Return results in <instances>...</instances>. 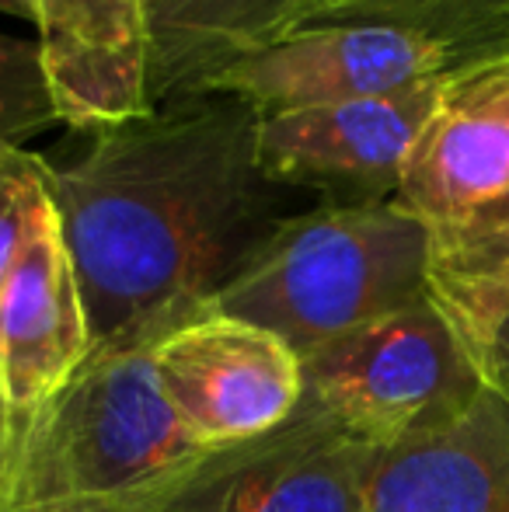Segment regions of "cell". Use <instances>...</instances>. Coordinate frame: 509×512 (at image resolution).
<instances>
[{"label":"cell","instance_id":"1","mask_svg":"<svg viewBox=\"0 0 509 512\" xmlns=\"http://www.w3.org/2000/svg\"><path fill=\"white\" fill-rule=\"evenodd\" d=\"M258 112L192 95L91 136L56 168L49 199L74 262L91 352L154 345L262 251L304 192L272 182L255 154Z\"/></svg>","mask_w":509,"mask_h":512},{"label":"cell","instance_id":"2","mask_svg":"<svg viewBox=\"0 0 509 512\" xmlns=\"http://www.w3.org/2000/svg\"><path fill=\"white\" fill-rule=\"evenodd\" d=\"M394 199L429 230V300L475 363L509 310V53L443 74Z\"/></svg>","mask_w":509,"mask_h":512},{"label":"cell","instance_id":"3","mask_svg":"<svg viewBox=\"0 0 509 512\" xmlns=\"http://www.w3.org/2000/svg\"><path fill=\"white\" fill-rule=\"evenodd\" d=\"M210 453L164 398L150 345L95 352L7 439L0 512L143 506Z\"/></svg>","mask_w":509,"mask_h":512},{"label":"cell","instance_id":"4","mask_svg":"<svg viewBox=\"0 0 509 512\" xmlns=\"http://www.w3.org/2000/svg\"><path fill=\"white\" fill-rule=\"evenodd\" d=\"M429 297V230L398 199L314 203L203 307L258 324L300 359Z\"/></svg>","mask_w":509,"mask_h":512},{"label":"cell","instance_id":"5","mask_svg":"<svg viewBox=\"0 0 509 512\" xmlns=\"http://www.w3.org/2000/svg\"><path fill=\"white\" fill-rule=\"evenodd\" d=\"M482 387L457 331L426 297L304 356L297 411L384 453L454 422Z\"/></svg>","mask_w":509,"mask_h":512},{"label":"cell","instance_id":"6","mask_svg":"<svg viewBox=\"0 0 509 512\" xmlns=\"http://www.w3.org/2000/svg\"><path fill=\"white\" fill-rule=\"evenodd\" d=\"M157 384L206 450L276 432L304 398V359L258 324L196 314L150 345Z\"/></svg>","mask_w":509,"mask_h":512},{"label":"cell","instance_id":"7","mask_svg":"<svg viewBox=\"0 0 509 512\" xmlns=\"http://www.w3.org/2000/svg\"><path fill=\"white\" fill-rule=\"evenodd\" d=\"M440 77L391 95L258 119V168L318 203H384L398 196L408 154L440 98Z\"/></svg>","mask_w":509,"mask_h":512},{"label":"cell","instance_id":"8","mask_svg":"<svg viewBox=\"0 0 509 512\" xmlns=\"http://www.w3.org/2000/svg\"><path fill=\"white\" fill-rule=\"evenodd\" d=\"M454 67L429 39L387 25H307L210 77L203 95H227L258 119L391 95Z\"/></svg>","mask_w":509,"mask_h":512},{"label":"cell","instance_id":"9","mask_svg":"<svg viewBox=\"0 0 509 512\" xmlns=\"http://www.w3.org/2000/svg\"><path fill=\"white\" fill-rule=\"evenodd\" d=\"M374 457L297 411L269 436L213 450L140 512H367Z\"/></svg>","mask_w":509,"mask_h":512},{"label":"cell","instance_id":"10","mask_svg":"<svg viewBox=\"0 0 509 512\" xmlns=\"http://www.w3.org/2000/svg\"><path fill=\"white\" fill-rule=\"evenodd\" d=\"M91 352L88 314L53 199L28 223L0 290V401L7 439L70 384Z\"/></svg>","mask_w":509,"mask_h":512},{"label":"cell","instance_id":"11","mask_svg":"<svg viewBox=\"0 0 509 512\" xmlns=\"http://www.w3.org/2000/svg\"><path fill=\"white\" fill-rule=\"evenodd\" d=\"M150 0H28L56 119L102 133L157 108L150 95Z\"/></svg>","mask_w":509,"mask_h":512},{"label":"cell","instance_id":"12","mask_svg":"<svg viewBox=\"0 0 509 512\" xmlns=\"http://www.w3.org/2000/svg\"><path fill=\"white\" fill-rule=\"evenodd\" d=\"M367 512H509V394L485 384L454 422L370 460Z\"/></svg>","mask_w":509,"mask_h":512},{"label":"cell","instance_id":"13","mask_svg":"<svg viewBox=\"0 0 509 512\" xmlns=\"http://www.w3.org/2000/svg\"><path fill=\"white\" fill-rule=\"evenodd\" d=\"M307 0H150V95H203L227 63L293 32Z\"/></svg>","mask_w":509,"mask_h":512},{"label":"cell","instance_id":"14","mask_svg":"<svg viewBox=\"0 0 509 512\" xmlns=\"http://www.w3.org/2000/svg\"><path fill=\"white\" fill-rule=\"evenodd\" d=\"M387 25L429 39L454 67L509 53V0H307L297 28Z\"/></svg>","mask_w":509,"mask_h":512},{"label":"cell","instance_id":"15","mask_svg":"<svg viewBox=\"0 0 509 512\" xmlns=\"http://www.w3.org/2000/svg\"><path fill=\"white\" fill-rule=\"evenodd\" d=\"M56 119L39 46L0 32V140L21 143L39 136Z\"/></svg>","mask_w":509,"mask_h":512},{"label":"cell","instance_id":"16","mask_svg":"<svg viewBox=\"0 0 509 512\" xmlns=\"http://www.w3.org/2000/svg\"><path fill=\"white\" fill-rule=\"evenodd\" d=\"M49 199V161L21 143L0 140V290L7 283L28 223Z\"/></svg>","mask_w":509,"mask_h":512},{"label":"cell","instance_id":"17","mask_svg":"<svg viewBox=\"0 0 509 512\" xmlns=\"http://www.w3.org/2000/svg\"><path fill=\"white\" fill-rule=\"evenodd\" d=\"M475 370L489 387L509 394V310L489 328L482 345L475 349Z\"/></svg>","mask_w":509,"mask_h":512},{"label":"cell","instance_id":"18","mask_svg":"<svg viewBox=\"0 0 509 512\" xmlns=\"http://www.w3.org/2000/svg\"><path fill=\"white\" fill-rule=\"evenodd\" d=\"M0 11L14 14V18H25L28 21V0H0Z\"/></svg>","mask_w":509,"mask_h":512},{"label":"cell","instance_id":"19","mask_svg":"<svg viewBox=\"0 0 509 512\" xmlns=\"http://www.w3.org/2000/svg\"><path fill=\"white\" fill-rule=\"evenodd\" d=\"M56 512H140V506H81V509H56Z\"/></svg>","mask_w":509,"mask_h":512},{"label":"cell","instance_id":"20","mask_svg":"<svg viewBox=\"0 0 509 512\" xmlns=\"http://www.w3.org/2000/svg\"><path fill=\"white\" fill-rule=\"evenodd\" d=\"M4 453H7V415H4V401H0V471H4Z\"/></svg>","mask_w":509,"mask_h":512}]
</instances>
